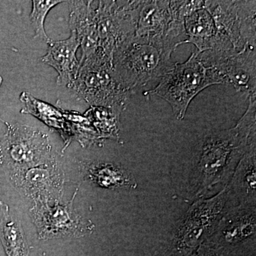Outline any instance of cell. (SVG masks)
I'll return each mask as SVG.
<instances>
[{
  "mask_svg": "<svg viewBox=\"0 0 256 256\" xmlns=\"http://www.w3.org/2000/svg\"><path fill=\"white\" fill-rule=\"evenodd\" d=\"M2 82H3L2 77L1 76H0V86H1L2 84ZM0 120H1V119H0Z\"/></svg>",
  "mask_w": 256,
  "mask_h": 256,
  "instance_id": "603a6c76",
  "label": "cell"
},
{
  "mask_svg": "<svg viewBox=\"0 0 256 256\" xmlns=\"http://www.w3.org/2000/svg\"><path fill=\"white\" fill-rule=\"evenodd\" d=\"M228 200L227 186L218 194L195 202L180 224L175 234V242L178 250L193 252L215 232L225 212Z\"/></svg>",
  "mask_w": 256,
  "mask_h": 256,
  "instance_id": "ba28073f",
  "label": "cell"
},
{
  "mask_svg": "<svg viewBox=\"0 0 256 256\" xmlns=\"http://www.w3.org/2000/svg\"><path fill=\"white\" fill-rule=\"evenodd\" d=\"M10 182L22 194L34 202L60 201L65 174L58 160L8 175Z\"/></svg>",
  "mask_w": 256,
  "mask_h": 256,
  "instance_id": "8fae6325",
  "label": "cell"
},
{
  "mask_svg": "<svg viewBox=\"0 0 256 256\" xmlns=\"http://www.w3.org/2000/svg\"><path fill=\"white\" fill-rule=\"evenodd\" d=\"M196 52L202 64L213 68L224 84L232 86L248 97L256 96V48L247 46L239 52L218 50Z\"/></svg>",
  "mask_w": 256,
  "mask_h": 256,
  "instance_id": "30bf717a",
  "label": "cell"
},
{
  "mask_svg": "<svg viewBox=\"0 0 256 256\" xmlns=\"http://www.w3.org/2000/svg\"><path fill=\"white\" fill-rule=\"evenodd\" d=\"M178 46L166 37L134 35L114 50L112 66L116 78L131 94L150 82H160L172 68V54Z\"/></svg>",
  "mask_w": 256,
  "mask_h": 256,
  "instance_id": "7a4b0ae2",
  "label": "cell"
},
{
  "mask_svg": "<svg viewBox=\"0 0 256 256\" xmlns=\"http://www.w3.org/2000/svg\"><path fill=\"white\" fill-rule=\"evenodd\" d=\"M227 188L228 195L237 198L239 205H255L256 146H252L239 162L230 186Z\"/></svg>",
  "mask_w": 256,
  "mask_h": 256,
  "instance_id": "e0dca14e",
  "label": "cell"
},
{
  "mask_svg": "<svg viewBox=\"0 0 256 256\" xmlns=\"http://www.w3.org/2000/svg\"><path fill=\"white\" fill-rule=\"evenodd\" d=\"M4 132H5V131H4ZM4 132H2V133L0 132V139H1L2 137L3 134H4Z\"/></svg>",
  "mask_w": 256,
  "mask_h": 256,
  "instance_id": "cb8c5ba5",
  "label": "cell"
},
{
  "mask_svg": "<svg viewBox=\"0 0 256 256\" xmlns=\"http://www.w3.org/2000/svg\"><path fill=\"white\" fill-rule=\"evenodd\" d=\"M69 28L78 37L82 60L99 52L98 34V1L68 2Z\"/></svg>",
  "mask_w": 256,
  "mask_h": 256,
  "instance_id": "9a60e30c",
  "label": "cell"
},
{
  "mask_svg": "<svg viewBox=\"0 0 256 256\" xmlns=\"http://www.w3.org/2000/svg\"><path fill=\"white\" fill-rule=\"evenodd\" d=\"M184 1H142L136 36L165 37L184 22Z\"/></svg>",
  "mask_w": 256,
  "mask_h": 256,
  "instance_id": "7c38bea8",
  "label": "cell"
},
{
  "mask_svg": "<svg viewBox=\"0 0 256 256\" xmlns=\"http://www.w3.org/2000/svg\"><path fill=\"white\" fill-rule=\"evenodd\" d=\"M216 84H224V80L213 68L202 64L196 52L184 63H174L158 86L144 92V95L164 99L171 106L176 118L182 120L194 98L207 87Z\"/></svg>",
  "mask_w": 256,
  "mask_h": 256,
  "instance_id": "3957f363",
  "label": "cell"
},
{
  "mask_svg": "<svg viewBox=\"0 0 256 256\" xmlns=\"http://www.w3.org/2000/svg\"><path fill=\"white\" fill-rule=\"evenodd\" d=\"M20 100L24 104L22 114L34 116L50 128L60 131L64 138L72 137V128L64 117L63 109L38 100L26 92H22Z\"/></svg>",
  "mask_w": 256,
  "mask_h": 256,
  "instance_id": "ffe728a7",
  "label": "cell"
},
{
  "mask_svg": "<svg viewBox=\"0 0 256 256\" xmlns=\"http://www.w3.org/2000/svg\"><path fill=\"white\" fill-rule=\"evenodd\" d=\"M142 1H98L99 50L112 60L114 50L136 34Z\"/></svg>",
  "mask_w": 256,
  "mask_h": 256,
  "instance_id": "9c48e42d",
  "label": "cell"
},
{
  "mask_svg": "<svg viewBox=\"0 0 256 256\" xmlns=\"http://www.w3.org/2000/svg\"><path fill=\"white\" fill-rule=\"evenodd\" d=\"M255 205H238L224 212L208 240L216 246H235L255 238Z\"/></svg>",
  "mask_w": 256,
  "mask_h": 256,
  "instance_id": "4fadbf2b",
  "label": "cell"
},
{
  "mask_svg": "<svg viewBox=\"0 0 256 256\" xmlns=\"http://www.w3.org/2000/svg\"><path fill=\"white\" fill-rule=\"evenodd\" d=\"M77 192L78 188L72 200L64 204L60 201L34 202L30 213L40 239L78 238L92 233L94 224L74 210Z\"/></svg>",
  "mask_w": 256,
  "mask_h": 256,
  "instance_id": "52a82bcc",
  "label": "cell"
},
{
  "mask_svg": "<svg viewBox=\"0 0 256 256\" xmlns=\"http://www.w3.org/2000/svg\"><path fill=\"white\" fill-rule=\"evenodd\" d=\"M0 139V168L6 175L57 160L50 138L37 128L4 122Z\"/></svg>",
  "mask_w": 256,
  "mask_h": 256,
  "instance_id": "5b68a950",
  "label": "cell"
},
{
  "mask_svg": "<svg viewBox=\"0 0 256 256\" xmlns=\"http://www.w3.org/2000/svg\"><path fill=\"white\" fill-rule=\"evenodd\" d=\"M82 172L92 182L101 188H134V178L122 168L104 162H85L82 164Z\"/></svg>",
  "mask_w": 256,
  "mask_h": 256,
  "instance_id": "d6986e66",
  "label": "cell"
},
{
  "mask_svg": "<svg viewBox=\"0 0 256 256\" xmlns=\"http://www.w3.org/2000/svg\"><path fill=\"white\" fill-rule=\"evenodd\" d=\"M64 1L55 0H34L32 1V9L30 14V20L32 28L34 30L35 37L48 42L50 38L45 31V20L50 10Z\"/></svg>",
  "mask_w": 256,
  "mask_h": 256,
  "instance_id": "7402d4cb",
  "label": "cell"
},
{
  "mask_svg": "<svg viewBox=\"0 0 256 256\" xmlns=\"http://www.w3.org/2000/svg\"><path fill=\"white\" fill-rule=\"evenodd\" d=\"M0 239L6 256H30V248L21 222L0 200Z\"/></svg>",
  "mask_w": 256,
  "mask_h": 256,
  "instance_id": "ac0fdd59",
  "label": "cell"
},
{
  "mask_svg": "<svg viewBox=\"0 0 256 256\" xmlns=\"http://www.w3.org/2000/svg\"><path fill=\"white\" fill-rule=\"evenodd\" d=\"M184 26L186 37L184 44L194 45L197 52L201 53L218 48V32L204 1H186Z\"/></svg>",
  "mask_w": 256,
  "mask_h": 256,
  "instance_id": "5bb4252c",
  "label": "cell"
},
{
  "mask_svg": "<svg viewBox=\"0 0 256 256\" xmlns=\"http://www.w3.org/2000/svg\"><path fill=\"white\" fill-rule=\"evenodd\" d=\"M84 116L92 122L101 137H118V124L120 114L106 108L90 106Z\"/></svg>",
  "mask_w": 256,
  "mask_h": 256,
  "instance_id": "44dd1931",
  "label": "cell"
},
{
  "mask_svg": "<svg viewBox=\"0 0 256 256\" xmlns=\"http://www.w3.org/2000/svg\"><path fill=\"white\" fill-rule=\"evenodd\" d=\"M248 99L247 110L235 127L210 131L202 138L197 153L196 196L226 182L244 154L256 146V96Z\"/></svg>",
  "mask_w": 256,
  "mask_h": 256,
  "instance_id": "6da1fadb",
  "label": "cell"
},
{
  "mask_svg": "<svg viewBox=\"0 0 256 256\" xmlns=\"http://www.w3.org/2000/svg\"><path fill=\"white\" fill-rule=\"evenodd\" d=\"M47 44L46 54L42 57L41 60L56 70L58 85L69 88L79 69V60L76 57L77 50L80 46L78 37L75 32L70 31V36L66 40H50Z\"/></svg>",
  "mask_w": 256,
  "mask_h": 256,
  "instance_id": "2e32d148",
  "label": "cell"
},
{
  "mask_svg": "<svg viewBox=\"0 0 256 256\" xmlns=\"http://www.w3.org/2000/svg\"><path fill=\"white\" fill-rule=\"evenodd\" d=\"M69 88L90 106L120 114L131 94L116 78L112 60L100 52L79 60L78 74Z\"/></svg>",
  "mask_w": 256,
  "mask_h": 256,
  "instance_id": "277c9868",
  "label": "cell"
},
{
  "mask_svg": "<svg viewBox=\"0 0 256 256\" xmlns=\"http://www.w3.org/2000/svg\"><path fill=\"white\" fill-rule=\"evenodd\" d=\"M212 14L222 50L256 48V1H204Z\"/></svg>",
  "mask_w": 256,
  "mask_h": 256,
  "instance_id": "8992f818",
  "label": "cell"
}]
</instances>
